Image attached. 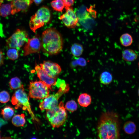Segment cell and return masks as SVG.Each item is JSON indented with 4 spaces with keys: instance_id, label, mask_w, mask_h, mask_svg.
Instances as JSON below:
<instances>
[{
    "instance_id": "obj_32",
    "label": "cell",
    "mask_w": 139,
    "mask_h": 139,
    "mask_svg": "<svg viewBox=\"0 0 139 139\" xmlns=\"http://www.w3.org/2000/svg\"><path fill=\"white\" fill-rule=\"evenodd\" d=\"M4 60V56L2 51L0 49V67L3 64Z\"/></svg>"
},
{
    "instance_id": "obj_29",
    "label": "cell",
    "mask_w": 139,
    "mask_h": 139,
    "mask_svg": "<svg viewBox=\"0 0 139 139\" xmlns=\"http://www.w3.org/2000/svg\"><path fill=\"white\" fill-rule=\"evenodd\" d=\"M10 95L8 92L3 91L0 92V102L5 103L10 100Z\"/></svg>"
},
{
    "instance_id": "obj_27",
    "label": "cell",
    "mask_w": 139,
    "mask_h": 139,
    "mask_svg": "<svg viewBox=\"0 0 139 139\" xmlns=\"http://www.w3.org/2000/svg\"><path fill=\"white\" fill-rule=\"evenodd\" d=\"M6 55L10 59L13 60H15L19 57L18 49L15 48H9L7 52Z\"/></svg>"
},
{
    "instance_id": "obj_31",
    "label": "cell",
    "mask_w": 139,
    "mask_h": 139,
    "mask_svg": "<svg viewBox=\"0 0 139 139\" xmlns=\"http://www.w3.org/2000/svg\"><path fill=\"white\" fill-rule=\"evenodd\" d=\"M64 4L65 9L71 7L74 3V0H62Z\"/></svg>"
},
{
    "instance_id": "obj_22",
    "label": "cell",
    "mask_w": 139,
    "mask_h": 139,
    "mask_svg": "<svg viewBox=\"0 0 139 139\" xmlns=\"http://www.w3.org/2000/svg\"><path fill=\"white\" fill-rule=\"evenodd\" d=\"M124 131L128 134H131L134 133L136 131V126L133 121H129L126 122L123 126Z\"/></svg>"
},
{
    "instance_id": "obj_14",
    "label": "cell",
    "mask_w": 139,
    "mask_h": 139,
    "mask_svg": "<svg viewBox=\"0 0 139 139\" xmlns=\"http://www.w3.org/2000/svg\"><path fill=\"white\" fill-rule=\"evenodd\" d=\"M76 14L79 21L89 17L95 18L96 17V11L92 6H90L88 8L85 6L82 5L79 8Z\"/></svg>"
},
{
    "instance_id": "obj_38",
    "label": "cell",
    "mask_w": 139,
    "mask_h": 139,
    "mask_svg": "<svg viewBox=\"0 0 139 139\" xmlns=\"http://www.w3.org/2000/svg\"><path fill=\"white\" fill-rule=\"evenodd\" d=\"M138 66H139V63H138Z\"/></svg>"
},
{
    "instance_id": "obj_15",
    "label": "cell",
    "mask_w": 139,
    "mask_h": 139,
    "mask_svg": "<svg viewBox=\"0 0 139 139\" xmlns=\"http://www.w3.org/2000/svg\"><path fill=\"white\" fill-rule=\"evenodd\" d=\"M91 96L86 93L81 94L79 96L77 101L80 106L83 107H87L91 103Z\"/></svg>"
},
{
    "instance_id": "obj_9",
    "label": "cell",
    "mask_w": 139,
    "mask_h": 139,
    "mask_svg": "<svg viewBox=\"0 0 139 139\" xmlns=\"http://www.w3.org/2000/svg\"><path fill=\"white\" fill-rule=\"evenodd\" d=\"M66 9L65 13L60 16L59 19L67 27L74 28L78 23V19L72 7H70Z\"/></svg>"
},
{
    "instance_id": "obj_2",
    "label": "cell",
    "mask_w": 139,
    "mask_h": 139,
    "mask_svg": "<svg viewBox=\"0 0 139 139\" xmlns=\"http://www.w3.org/2000/svg\"><path fill=\"white\" fill-rule=\"evenodd\" d=\"M63 40L60 33L53 28H48L42 33L41 42L43 51L49 55L57 54L62 50Z\"/></svg>"
},
{
    "instance_id": "obj_16",
    "label": "cell",
    "mask_w": 139,
    "mask_h": 139,
    "mask_svg": "<svg viewBox=\"0 0 139 139\" xmlns=\"http://www.w3.org/2000/svg\"><path fill=\"white\" fill-rule=\"evenodd\" d=\"M122 57L123 59L126 61L132 62L136 60L137 55L135 52L131 49H126L122 52Z\"/></svg>"
},
{
    "instance_id": "obj_19",
    "label": "cell",
    "mask_w": 139,
    "mask_h": 139,
    "mask_svg": "<svg viewBox=\"0 0 139 139\" xmlns=\"http://www.w3.org/2000/svg\"><path fill=\"white\" fill-rule=\"evenodd\" d=\"M14 110L12 107L9 106H6L2 109L1 114L3 118L6 120H9L14 115Z\"/></svg>"
},
{
    "instance_id": "obj_1",
    "label": "cell",
    "mask_w": 139,
    "mask_h": 139,
    "mask_svg": "<svg viewBox=\"0 0 139 139\" xmlns=\"http://www.w3.org/2000/svg\"><path fill=\"white\" fill-rule=\"evenodd\" d=\"M120 123L118 114L112 111H108L101 114L97 126L99 139H119Z\"/></svg>"
},
{
    "instance_id": "obj_17",
    "label": "cell",
    "mask_w": 139,
    "mask_h": 139,
    "mask_svg": "<svg viewBox=\"0 0 139 139\" xmlns=\"http://www.w3.org/2000/svg\"><path fill=\"white\" fill-rule=\"evenodd\" d=\"M25 115L23 114L16 115L12 119V123L16 127L23 126L25 123Z\"/></svg>"
},
{
    "instance_id": "obj_33",
    "label": "cell",
    "mask_w": 139,
    "mask_h": 139,
    "mask_svg": "<svg viewBox=\"0 0 139 139\" xmlns=\"http://www.w3.org/2000/svg\"><path fill=\"white\" fill-rule=\"evenodd\" d=\"M2 27V24L0 23V36L1 37H2L3 35Z\"/></svg>"
},
{
    "instance_id": "obj_6",
    "label": "cell",
    "mask_w": 139,
    "mask_h": 139,
    "mask_svg": "<svg viewBox=\"0 0 139 139\" xmlns=\"http://www.w3.org/2000/svg\"><path fill=\"white\" fill-rule=\"evenodd\" d=\"M50 18V13L49 8L45 6L40 8L30 19L29 25L31 29L35 33L37 29L48 22Z\"/></svg>"
},
{
    "instance_id": "obj_37",
    "label": "cell",
    "mask_w": 139,
    "mask_h": 139,
    "mask_svg": "<svg viewBox=\"0 0 139 139\" xmlns=\"http://www.w3.org/2000/svg\"><path fill=\"white\" fill-rule=\"evenodd\" d=\"M8 1H12L13 0H7Z\"/></svg>"
},
{
    "instance_id": "obj_5",
    "label": "cell",
    "mask_w": 139,
    "mask_h": 139,
    "mask_svg": "<svg viewBox=\"0 0 139 139\" xmlns=\"http://www.w3.org/2000/svg\"><path fill=\"white\" fill-rule=\"evenodd\" d=\"M11 102L15 106V109L22 108L23 110H27L33 120L39 121L32 110L29 98L24 91L23 86L15 91L11 98Z\"/></svg>"
},
{
    "instance_id": "obj_28",
    "label": "cell",
    "mask_w": 139,
    "mask_h": 139,
    "mask_svg": "<svg viewBox=\"0 0 139 139\" xmlns=\"http://www.w3.org/2000/svg\"><path fill=\"white\" fill-rule=\"evenodd\" d=\"M65 109L72 112L76 111L77 108V105L75 101L71 100L66 103L65 107Z\"/></svg>"
},
{
    "instance_id": "obj_25",
    "label": "cell",
    "mask_w": 139,
    "mask_h": 139,
    "mask_svg": "<svg viewBox=\"0 0 139 139\" xmlns=\"http://www.w3.org/2000/svg\"><path fill=\"white\" fill-rule=\"evenodd\" d=\"M11 4H3L0 7V15L5 17L11 14Z\"/></svg>"
},
{
    "instance_id": "obj_20",
    "label": "cell",
    "mask_w": 139,
    "mask_h": 139,
    "mask_svg": "<svg viewBox=\"0 0 139 139\" xmlns=\"http://www.w3.org/2000/svg\"><path fill=\"white\" fill-rule=\"evenodd\" d=\"M71 51L72 55L75 57L80 56L83 51V46L79 44L75 43L71 46Z\"/></svg>"
},
{
    "instance_id": "obj_12",
    "label": "cell",
    "mask_w": 139,
    "mask_h": 139,
    "mask_svg": "<svg viewBox=\"0 0 139 139\" xmlns=\"http://www.w3.org/2000/svg\"><path fill=\"white\" fill-rule=\"evenodd\" d=\"M37 76L40 80L45 84L49 89L52 90L51 86L56 85V79L49 76L41 68L40 66L37 65L35 67Z\"/></svg>"
},
{
    "instance_id": "obj_34",
    "label": "cell",
    "mask_w": 139,
    "mask_h": 139,
    "mask_svg": "<svg viewBox=\"0 0 139 139\" xmlns=\"http://www.w3.org/2000/svg\"><path fill=\"white\" fill-rule=\"evenodd\" d=\"M35 3L37 4H38L40 3L43 0H33Z\"/></svg>"
},
{
    "instance_id": "obj_40",
    "label": "cell",
    "mask_w": 139,
    "mask_h": 139,
    "mask_svg": "<svg viewBox=\"0 0 139 139\" xmlns=\"http://www.w3.org/2000/svg\"></svg>"
},
{
    "instance_id": "obj_3",
    "label": "cell",
    "mask_w": 139,
    "mask_h": 139,
    "mask_svg": "<svg viewBox=\"0 0 139 139\" xmlns=\"http://www.w3.org/2000/svg\"><path fill=\"white\" fill-rule=\"evenodd\" d=\"M56 85L59 87L58 91L54 94L49 95L40 103L39 108L41 110H49L57 106L60 98L69 90V84L66 83L64 80H58Z\"/></svg>"
},
{
    "instance_id": "obj_21",
    "label": "cell",
    "mask_w": 139,
    "mask_h": 139,
    "mask_svg": "<svg viewBox=\"0 0 139 139\" xmlns=\"http://www.w3.org/2000/svg\"><path fill=\"white\" fill-rule=\"evenodd\" d=\"M119 40L122 45L125 47H127L132 45L133 39L130 34L126 33L121 36Z\"/></svg>"
},
{
    "instance_id": "obj_18",
    "label": "cell",
    "mask_w": 139,
    "mask_h": 139,
    "mask_svg": "<svg viewBox=\"0 0 139 139\" xmlns=\"http://www.w3.org/2000/svg\"><path fill=\"white\" fill-rule=\"evenodd\" d=\"M112 80V76L111 74L108 71H105L102 72L99 76L100 82L104 85L110 84Z\"/></svg>"
},
{
    "instance_id": "obj_13",
    "label": "cell",
    "mask_w": 139,
    "mask_h": 139,
    "mask_svg": "<svg viewBox=\"0 0 139 139\" xmlns=\"http://www.w3.org/2000/svg\"><path fill=\"white\" fill-rule=\"evenodd\" d=\"M32 3V0H13L11 3V14L13 15L21 11L25 10Z\"/></svg>"
},
{
    "instance_id": "obj_26",
    "label": "cell",
    "mask_w": 139,
    "mask_h": 139,
    "mask_svg": "<svg viewBox=\"0 0 139 139\" xmlns=\"http://www.w3.org/2000/svg\"><path fill=\"white\" fill-rule=\"evenodd\" d=\"M53 9L57 11L62 12L65 6L62 0H54L51 3Z\"/></svg>"
},
{
    "instance_id": "obj_36",
    "label": "cell",
    "mask_w": 139,
    "mask_h": 139,
    "mask_svg": "<svg viewBox=\"0 0 139 139\" xmlns=\"http://www.w3.org/2000/svg\"><path fill=\"white\" fill-rule=\"evenodd\" d=\"M137 92H138V96L139 97V88H138V89Z\"/></svg>"
},
{
    "instance_id": "obj_7",
    "label": "cell",
    "mask_w": 139,
    "mask_h": 139,
    "mask_svg": "<svg viewBox=\"0 0 139 139\" xmlns=\"http://www.w3.org/2000/svg\"><path fill=\"white\" fill-rule=\"evenodd\" d=\"M49 89L40 80L31 81L29 85V95L31 98L44 99L49 95Z\"/></svg>"
},
{
    "instance_id": "obj_30",
    "label": "cell",
    "mask_w": 139,
    "mask_h": 139,
    "mask_svg": "<svg viewBox=\"0 0 139 139\" xmlns=\"http://www.w3.org/2000/svg\"><path fill=\"white\" fill-rule=\"evenodd\" d=\"M76 59L74 61L72 62L71 65L72 66H74L77 65L82 66L86 65V62L84 58H80Z\"/></svg>"
},
{
    "instance_id": "obj_4",
    "label": "cell",
    "mask_w": 139,
    "mask_h": 139,
    "mask_svg": "<svg viewBox=\"0 0 139 139\" xmlns=\"http://www.w3.org/2000/svg\"><path fill=\"white\" fill-rule=\"evenodd\" d=\"M46 111L47 118L53 128L62 126L67 119V113L62 101L56 107Z\"/></svg>"
},
{
    "instance_id": "obj_39",
    "label": "cell",
    "mask_w": 139,
    "mask_h": 139,
    "mask_svg": "<svg viewBox=\"0 0 139 139\" xmlns=\"http://www.w3.org/2000/svg\"><path fill=\"white\" fill-rule=\"evenodd\" d=\"M0 137H1V136H0Z\"/></svg>"
},
{
    "instance_id": "obj_23",
    "label": "cell",
    "mask_w": 139,
    "mask_h": 139,
    "mask_svg": "<svg viewBox=\"0 0 139 139\" xmlns=\"http://www.w3.org/2000/svg\"><path fill=\"white\" fill-rule=\"evenodd\" d=\"M9 85L10 89L12 90H16L23 86L20 79L17 77L12 78L10 80Z\"/></svg>"
},
{
    "instance_id": "obj_8",
    "label": "cell",
    "mask_w": 139,
    "mask_h": 139,
    "mask_svg": "<svg viewBox=\"0 0 139 139\" xmlns=\"http://www.w3.org/2000/svg\"><path fill=\"white\" fill-rule=\"evenodd\" d=\"M29 38L26 32L19 29L6 40V45L8 48L19 49L28 41Z\"/></svg>"
},
{
    "instance_id": "obj_24",
    "label": "cell",
    "mask_w": 139,
    "mask_h": 139,
    "mask_svg": "<svg viewBox=\"0 0 139 139\" xmlns=\"http://www.w3.org/2000/svg\"><path fill=\"white\" fill-rule=\"evenodd\" d=\"M95 18L90 17L78 21L80 24L85 28L89 29L92 28L95 24Z\"/></svg>"
},
{
    "instance_id": "obj_11",
    "label": "cell",
    "mask_w": 139,
    "mask_h": 139,
    "mask_svg": "<svg viewBox=\"0 0 139 139\" xmlns=\"http://www.w3.org/2000/svg\"><path fill=\"white\" fill-rule=\"evenodd\" d=\"M40 66L49 76L53 78L57 79L61 71L58 64L50 61H44Z\"/></svg>"
},
{
    "instance_id": "obj_10",
    "label": "cell",
    "mask_w": 139,
    "mask_h": 139,
    "mask_svg": "<svg viewBox=\"0 0 139 139\" xmlns=\"http://www.w3.org/2000/svg\"><path fill=\"white\" fill-rule=\"evenodd\" d=\"M41 48V42L37 37L29 38L24 47L23 55L25 56L31 54L39 53Z\"/></svg>"
},
{
    "instance_id": "obj_35",
    "label": "cell",
    "mask_w": 139,
    "mask_h": 139,
    "mask_svg": "<svg viewBox=\"0 0 139 139\" xmlns=\"http://www.w3.org/2000/svg\"><path fill=\"white\" fill-rule=\"evenodd\" d=\"M3 0H0V6L1 5L2 3L3 2Z\"/></svg>"
}]
</instances>
